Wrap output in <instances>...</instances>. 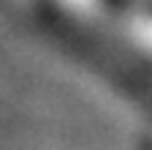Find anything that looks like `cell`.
<instances>
[{
	"mask_svg": "<svg viewBox=\"0 0 152 150\" xmlns=\"http://www.w3.org/2000/svg\"><path fill=\"white\" fill-rule=\"evenodd\" d=\"M52 6L68 19H79L82 25H95L106 14V0H52Z\"/></svg>",
	"mask_w": 152,
	"mask_h": 150,
	"instance_id": "1",
	"label": "cell"
},
{
	"mask_svg": "<svg viewBox=\"0 0 152 150\" xmlns=\"http://www.w3.org/2000/svg\"><path fill=\"white\" fill-rule=\"evenodd\" d=\"M130 44L152 66V16H136L130 25Z\"/></svg>",
	"mask_w": 152,
	"mask_h": 150,
	"instance_id": "2",
	"label": "cell"
}]
</instances>
